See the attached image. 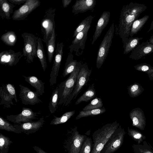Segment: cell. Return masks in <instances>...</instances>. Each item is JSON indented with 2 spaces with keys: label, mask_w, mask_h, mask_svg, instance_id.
Wrapping results in <instances>:
<instances>
[{
  "label": "cell",
  "mask_w": 153,
  "mask_h": 153,
  "mask_svg": "<svg viewBox=\"0 0 153 153\" xmlns=\"http://www.w3.org/2000/svg\"><path fill=\"white\" fill-rule=\"evenodd\" d=\"M146 9L145 4L136 2H131L123 6L121 11L118 26L116 29V34L122 40L129 37L133 23Z\"/></svg>",
  "instance_id": "1"
},
{
  "label": "cell",
  "mask_w": 153,
  "mask_h": 153,
  "mask_svg": "<svg viewBox=\"0 0 153 153\" xmlns=\"http://www.w3.org/2000/svg\"><path fill=\"white\" fill-rule=\"evenodd\" d=\"M119 123L115 121L107 123L95 131L92 135L93 147L91 153H100Z\"/></svg>",
  "instance_id": "2"
},
{
  "label": "cell",
  "mask_w": 153,
  "mask_h": 153,
  "mask_svg": "<svg viewBox=\"0 0 153 153\" xmlns=\"http://www.w3.org/2000/svg\"><path fill=\"white\" fill-rule=\"evenodd\" d=\"M81 65L80 62H78L76 68L68 78L58 85L59 105L63 104L65 105L73 92Z\"/></svg>",
  "instance_id": "3"
},
{
  "label": "cell",
  "mask_w": 153,
  "mask_h": 153,
  "mask_svg": "<svg viewBox=\"0 0 153 153\" xmlns=\"http://www.w3.org/2000/svg\"><path fill=\"white\" fill-rule=\"evenodd\" d=\"M77 129L75 126L68 132L64 146L68 153H80L82 146L87 137L80 134Z\"/></svg>",
  "instance_id": "4"
},
{
  "label": "cell",
  "mask_w": 153,
  "mask_h": 153,
  "mask_svg": "<svg viewBox=\"0 0 153 153\" xmlns=\"http://www.w3.org/2000/svg\"><path fill=\"white\" fill-rule=\"evenodd\" d=\"M56 8L51 7L45 11V15L41 22V30L42 35V41L47 45L51 37L53 29L55 28L54 18Z\"/></svg>",
  "instance_id": "5"
},
{
  "label": "cell",
  "mask_w": 153,
  "mask_h": 153,
  "mask_svg": "<svg viewBox=\"0 0 153 153\" xmlns=\"http://www.w3.org/2000/svg\"><path fill=\"white\" fill-rule=\"evenodd\" d=\"M24 41L22 53L26 62L32 63L35 57H37V41L38 37L34 34L24 32L21 34Z\"/></svg>",
  "instance_id": "6"
},
{
  "label": "cell",
  "mask_w": 153,
  "mask_h": 153,
  "mask_svg": "<svg viewBox=\"0 0 153 153\" xmlns=\"http://www.w3.org/2000/svg\"><path fill=\"white\" fill-rule=\"evenodd\" d=\"M114 32V23L113 22L106 32L100 45L96 59V67L100 68L105 60L111 46Z\"/></svg>",
  "instance_id": "7"
},
{
  "label": "cell",
  "mask_w": 153,
  "mask_h": 153,
  "mask_svg": "<svg viewBox=\"0 0 153 153\" xmlns=\"http://www.w3.org/2000/svg\"><path fill=\"white\" fill-rule=\"evenodd\" d=\"M91 71V70H90L88 68L86 63L81 65L80 71L77 77L75 87L65 103V106L69 105L72 100L75 99L83 87L87 84L90 79Z\"/></svg>",
  "instance_id": "8"
},
{
  "label": "cell",
  "mask_w": 153,
  "mask_h": 153,
  "mask_svg": "<svg viewBox=\"0 0 153 153\" xmlns=\"http://www.w3.org/2000/svg\"><path fill=\"white\" fill-rule=\"evenodd\" d=\"M126 133L124 129L119 126L100 153H114L117 151L123 145Z\"/></svg>",
  "instance_id": "9"
},
{
  "label": "cell",
  "mask_w": 153,
  "mask_h": 153,
  "mask_svg": "<svg viewBox=\"0 0 153 153\" xmlns=\"http://www.w3.org/2000/svg\"><path fill=\"white\" fill-rule=\"evenodd\" d=\"M40 4L39 0H27L23 5L14 11L12 17V19L16 21L25 19Z\"/></svg>",
  "instance_id": "10"
},
{
  "label": "cell",
  "mask_w": 153,
  "mask_h": 153,
  "mask_svg": "<svg viewBox=\"0 0 153 153\" xmlns=\"http://www.w3.org/2000/svg\"><path fill=\"white\" fill-rule=\"evenodd\" d=\"M91 24L87 25L76 35L69 47V53H72L74 52L75 55L78 56L82 54L87 38L88 33Z\"/></svg>",
  "instance_id": "11"
},
{
  "label": "cell",
  "mask_w": 153,
  "mask_h": 153,
  "mask_svg": "<svg viewBox=\"0 0 153 153\" xmlns=\"http://www.w3.org/2000/svg\"><path fill=\"white\" fill-rule=\"evenodd\" d=\"M64 46L63 42H58L56 44L53 64L50 74L49 82L51 86H53L56 83V79L63 55Z\"/></svg>",
  "instance_id": "12"
},
{
  "label": "cell",
  "mask_w": 153,
  "mask_h": 153,
  "mask_svg": "<svg viewBox=\"0 0 153 153\" xmlns=\"http://www.w3.org/2000/svg\"><path fill=\"white\" fill-rule=\"evenodd\" d=\"M41 113L34 112L31 109L23 107L22 111L20 114L15 115H10L6 116L7 119L16 124L32 121V120L37 119V117Z\"/></svg>",
  "instance_id": "13"
},
{
  "label": "cell",
  "mask_w": 153,
  "mask_h": 153,
  "mask_svg": "<svg viewBox=\"0 0 153 153\" xmlns=\"http://www.w3.org/2000/svg\"><path fill=\"white\" fill-rule=\"evenodd\" d=\"M19 85L20 88L19 97L23 104L34 105L42 102L39 97V95L36 92L22 85Z\"/></svg>",
  "instance_id": "14"
},
{
  "label": "cell",
  "mask_w": 153,
  "mask_h": 153,
  "mask_svg": "<svg viewBox=\"0 0 153 153\" xmlns=\"http://www.w3.org/2000/svg\"><path fill=\"white\" fill-rule=\"evenodd\" d=\"M23 56L21 51L16 52L12 50L3 51L0 53V63L5 66H15Z\"/></svg>",
  "instance_id": "15"
},
{
  "label": "cell",
  "mask_w": 153,
  "mask_h": 153,
  "mask_svg": "<svg viewBox=\"0 0 153 153\" xmlns=\"http://www.w3.org/2000/svg\"><path fill=\"white\" fill-rule=\"evenodd\" d=\"M153 53V45L149 41L142 42L133 50L129 57L134 60L140 59L145 56Z\"/></svg>",
  "instance_id": "16"
},
{
  "label": "cell",
  "mask_w": 153,
  "mask_h": 153,
  "mask_svg": "<svg viewBox=\"0 0 153 153\" xmlns=\"http://www.w3.org/2000/svg\"><path fill=\"white\" fill-rule=\"evenodd\" d=\"M45 120L42 117L38 121L14 125L17 128L26 134L34 133L38 131L44 124Z\"/></svg>",
  "instance_id": "17"
},
{
  "label": "cell",
  "mask_w": 153,
  "mask_h": 153,
  "mask_svg": "<svg viewBox=\"0 0 153 153\" xmlns=\"http://www.w3.org/2000/svg\"><path fill=\"white\" fill-rule=\"evenodd\" d=\"M129 117L132 122L133 126L143 130L146 126V119L143 111L137 108L133 109L129 114Z\"/></svg>",
  "instance_id": "18"
},
{
  "label": "cell",
  "mask_w": 153,
  "mask_h": 153,
  "mask_svg": "<svg viewBox=\"0 0 153 153\" xmlns=\"http://www.w3.org/2000/svg\"><path fill=\"white\" fill-rule=\"evenodd\" d=\"M110 16L109 11H104L101 15L96 26V29L93 36L91 44L93 45L99 37L103 30L109 22Z\"/></svg>",
  "instance_id": "19"
},
{
  "label": "cell",
  "mask_w": 153,
  "mask_h": 153,
  "mask_svg": "<svg viewBox=\"0 0 153 153\" xmlns=\"http://www.w3.org/2000/svg\"><path fill=\"white\" fill-rule=\"evenodd\" d=\"M96 4L95 0H76L72 7V12L74 14L85 12L92 10Z\"/></svg>",
  "instance_id": "20"
},
{
  "label": "cell",
  "mask_w": 153,
  "mask_h": 153,
  "mask_svg": "<svg viewBox=\"0 0 153 153\" xmlns=\"http://www.w3.org/2000/svg\"><path fill=\"white\" fill-rule=\"evenodd\" d=\"M15 6V4L8 0H0V16L2 19H10V15L13 13V9Z\"/></svg>",
  "instance_id": "21"
},
{
  "label": "cell",
  "mask_w": 153,
  "mask_h": 153,
  "mask_svg": "<svg viewBox=\"0 0 153 153\" xmlns=\"http://www.w3.org/2000/svg\"><path fill=\"white\" fill-rule=\"evenodd\" d=\"M142 39V37H129L123 40V53L127 54L133 50L140 44L139 42Z\"/></svg>",
  "instance_id": "22"
},
{
  "label": "cell",
  "mask_w": 153,
  "mask_h": 153,
  "mask_svg": "<svg viewBox=\"0 0 153 153\" xmlns=\"http://www.w3.org/2000/svg\"><path fill=\"white\" fill-rule=\"evenodd\" d=\"M25 81L36 89V92L39 95H42L44 93V84L42 81L34 76H27L22 75Z\"/></svg>",
  "instance_id": "23"
},
{
  "label": "cell",
  "mask_w": 153,
  "mask_h": 153,
  "mask_svg": "<svg viewBox=\"0 0 153 153\" xmlns=\"http://www.w3.org/2000/svg\"><path fill=\"white\" fill-rule=\"evenodd\" d=\"M0 105H4L5 107L10 108L11 105H14L13 98L9 94L6 89L5 85L3 84L0 88Z\"/></svg>",
  "instance_id": "24"
},
{
  "label": "cell",
  "mask_w": 153,
  "mask_h": 153,
  "mask_svg": "<svg viewBox=\"0 0 153 153\" xmlns=\"http://www.w3.org/2000/svg\"><path fill=\"white\" fill-rule=\"evenodd\" d=\"M72 53H69L65 65L62 75L65 77L71 74L75 69L78 62L76 60L73 59Z\"/></svg>",
  "instance_id": "25"
},
{
  "label": "cell",
  "mask_w": 153,
  "mask_h": 153,
  "mask_svg": "<svg viewBox=\"0 0 153 153\" xmlns=\"http://www.w3.org/2000/svg\"><path fill=\"white\" fill-rule=\"evenodd\" d=\"M96 95V91L94 88V84L93 83L77 100L75 104L78 105L82 102H88L94 99Z\"/></svg>",
  "instance_id": "26"
},
{
  "label": "cell",
  "mask_w": 153,
  "mask_h": 153,
  "mask_svg": "<svg viewBox=\"0 0 153 153\" xmlns=\"http://www.w3.org/2000/svg\"><path fill=\"white\" fill-rule=\"evenodd\" d=\"M42 39L39 38L37 41V56L41 65L43 70L45 71L47 68V63L45 53Z\"/></svg>",
  "instance_id": "27"
},
{
  "label": "cell",
  "mask_w": 153,
  "mask_h": 153,
  "mask_svg": "<svg viewBox=\"0 0 153 153\" xmlns=\"http://www.w3.org/2000/svg\"><path fill=\"white\" fill-rule=\"evenodd\" d=\"M149 18V16L145 15L141 18L135 20L132 25L129 37H133L134 35L137 34L143 27Z\"/></svg>",
  "instance_id": "28"
},
{
  "label": "cell",
  "mask_w": 153,
  "mask_h": 153,
  "mask_svg": "<svg viewBox=\"0 0 153 153\" xmlns=\"http://www.w3.org/2000/svg\"><path fill=\"white\" fill-rule=\"evenodd\" d=\"M55 28L53 29L52 36L48 41L46 45L48 61L50 63L52 61L56 50V35Z\"/></svg>",
  "instance_id": "29"
},
{
  "label": "cell",
  "mask_w": 153,
  "mask_h": 153,
  "mask_svg": "<svg viewBox=\"0 0 153 153\" xmlns=\"http://www.w3.org/2000/svg\"><path fill=\"white\" fill-rule=\"evenodd\" d=\"M1 40L6 45L14 46L17 41V37L15 32L9 31L2 34L1 37Z\"/></svg>",
  "instance_id": "30"
},
{
  "label": "cell",
  "mask_w": 153,
  "mask_h": 153,
  "mask_svg": "<svg viewBox=\"0 0 153 153\" xmlns=\"http://www.w3.org/2000/svg\"><path fill=\"white\" fill-rule=\"evenodd\" d=\"M132 148L134 153H153V148L146 141L142 144H133Z\"/></svg>",
  "instance_id": "31"
},
{
  "label": "cell",
  "mask_w": 153,
  "mask_h": 153,
  "mask_svg": "<svg viewBox=\"0 0 153 153\" xmlns=\"http://www.w3.org/2000/svg\"><path fill=\"white\" fill-rule=\"evenodd\" d=\"M59 87L57 86L53 91L49 104V108L51 114L54 113L56 110L58 105Z\"/></svg>",
  "instance_id": "32"
},
{
  "label": "cell",
  "mask_w": 153,
  "mask_h": 153,
  "mask_svg": "<svg viewBox=\"0 0 153 153\" xmlns=\"http://www.w3.org/2000/svg\"><path fill=\"white\" fill-rule=\"evenodd\" d=\"M75 110L70 111L64 113L62 116L57 117L54 115V118L51 121L50 124L57 125L64 123L67 121L75 114Z\"/></svg>",
  "instance_id": "33"
},
{
  "label": "cell",
  "mask_w": 153,
  "mask_h": 153,
  "mask_svg": "<svg viewBox=\"0 0 153 153\" xmlns=\"http://www.w3.org/2000/svg\"><path fill=\"white\" fill-rule=\"evenodd\" d=\"M106 110L104 107L88 111H81L76 116L75 119L79 120L81 118L88 116H94L104 113Z\"/></svg>",
  "instance_id": "34"
},
{
  "label": "cell",
  "mask_w": 153,
  "mask_h": 153,
  "mask_svg": "<svg viewBox=\"0 0 153 153\" xmlns=\"http://www.w3.org/2000/svg\"><path fill=\"white\" fill-rule=\"evenodd\" d=\"M127 89L129 95L132 98L138 97L144 91L142 86L137 82L130 85L128 87Z\"/></svg>",
  "instance_id": "35"
},
{
  "label": "cell",
  "mask_w": 153,
  "mask_h": 153,
  "mask_svg": "<svg viewBox=\"0 0 153 153\" xmlns=\"http://www.w3.org/2000/svg\"><path fill=\"white\" fill-rule=\"evenodd\" d=\"M0 129L17 134L22 132L21 131L16 128L14 125L10 123L1 116L0 117Z\"/></svg>",
  "instance_id": "36"
},
{
  "label": "cell",
  "mask_w": 153,
  "mask_h": 153,
  "mask_svg": "<svg viewBox=\"0 0 153 153\" xmlns=\"http://www.w3.org/2000/svg\"><path fill=\"white\" fill-rule=\"evenodd\" d=\"M13 143L10 138L0 133V153H8L10 146Z\"/></svg>",
  "instance_id": "37"
},
{
  "label": "cell",
  "mask_w": 153,
  "mask_h": 153,
  "mask_svg": "<svg viewBox=\"0 0 153 153\" xmlns=\"http://www.w3.org/2000/svg\"><path fill=\"white\" fill-rule=\"evenodd\" d=\"M128 134L134 140L137 142V144H140L146 139V137L142 133L137 130L128 127Z\"/></svg>",
  "instance_id": "38"
},
{
  "label": "cell",
  "mask_w": 153,
  "mask_h": 153,
  "mask_svg": "<svg viewBox=\"0 0 153 153\" xmlns=\"http://www.w3.org/2000/svg\"><path fill=\"white\" fill-rule=\"evenodd\" d=\"M94 17V16L90 15L82 20L75 29L73 37H75L76 35L82 31L86 26L89 25H91Z\"/></svg>",
  "instance_id": "39"
},
{
  "label": "cell",
  "mask_w": 153,
  "mask_h": 153,
  "mask_svg": "<svg viewBox=\"0 0 153 153\" xmlns=\"http://www.w3.org/2000/svg\"><path fill=\"white\" fill-rule=\"evenodd\" d=\"M103 106L102 101V99L99 97H96L82 109L83 111H88L94 109L102 108Z\"/></svg>",
  "instance_id": "40"
},
{
  "label": "cell",
  "mask_w": 153,
  "mask_h": 153,
  "mask_svg": "<svg viewBox=\"0 0 153 153\" xmlns=\"http://www.w3.org/2000/svg\"><path fill=\"white\" fill-rule=\"evenodd\" d=\"M93 147V142L90 137H87L83 143L80 153H91Z\"/></svg>",
  "instance_id": "41"
},
{
  "label": "cell",
  "mask_w": 153,
  "mask_h": 153,
  "mask_svg": "<svg viewBox=\"0 0 153 153\" xmlns=\"http://www.w3.org/2000/svg\"><path fill=\"white\" fill-rule=\"evenodd\" d=\"M134 68L136 70L145 72L147 75L151 73L153 71V67L145 63L137 64L134 66Z\"/></svg>",
  "instance_id": "42"
},
{
  "label": "cell",
  "mask_w": 153,
  "mask_h": 153,
  "mask_svg": "<svg viewBox=\"0 0 153 153\" xmlns=\"http://www.w3.org/2000/svg\"><path fill=\"white\" fill-rule=\"evenodd\" d=\"M5 86L6 90L9 94L14 99L16 102H17L18 100L15 88L13 85L10 83L7 84Z\"/></svg>",
  "instance_id": "43"
},
{
  "label": "cell",
  "mask_w": 153,
  "mask_h": 153,
  "mask_svg": "<svg viewBox=\"0 0 153 153\" xmlns=\"http://www.w3.org/2000/svg\"><path fill=\"white\" fill-rule=\"evenodd\" d=\"M27 0H8L11 3L15 5H19L24 4Z\"/></svg>",
  "instance_id": "44"
},
{
  "label": "cell",
  "mask_w": 153,
  "mask_h": 153,
  "mask_svg": "<svg viewBox=\"0 0 153 153\" xmlns=\"http://www.w3.org/2000/svg\"><path fill=\"white\" fill-rule=\"evenodd\" d=\"M33 148L37 153H47L38 146H34Z\"/></svg>",
  "instance_id": "45"
},
{
  "label": "cell",
  "mask_w": 153,
  "mask_h": 153,
  "mask_svg": "<svg viewBox=\"0 0 153 153\" xmlns=\"http://www.w3.org/2000/svg\"><path fill=\"white\" fill-rule=\"evenodd\" d=\"M72 0H63L62 1L63 6L64 8H65L70 4Z\"/></svg>",
  "instance_id": "46"
},
{
  "label": "cell",
  "mask_w": 153,
  "mask_h": 153,
  "mask_svg": "<svg viewBox=\"0 0 153 153\" xmlns=\"http://www.w3.org/2000/svg\"><path fill=\"white\" fill-rule=\"evenodd\" d=\"M147 75L150 80H153V71L151 73Z\"/></svg>",
  "instance_id": "47"
},
{
  "label": "cell",
  "mask_w": 153,
  "mask_h": 153,
  "mask_svg": "<svg viewBox=\"0 0 153 153\" xmlns=\"http://www.w3.org/2000/svg\"><path fill=\"white\" fill-rule=\"evenodd\" d=\"M149 42L150 44L153 45V34L150 37L149 39Z\"/></svg>",
  "instance_id": "48"
},
{
  "label": "cell",
  "mask_w": 153,
  "mask_h": 153,
  "mask_svg": "<svg viewBox=\"0 0 153 153\" xmlns=\"http://www.w3.org/2000/svg\"><path fill=\"white\" fill-rule=\"evenodd\" d=\"M152 30H153V20L151 24L150 27L148 30V32H149Z\"/></svg>",
  "instance_id": "49"
}]
</instances>
